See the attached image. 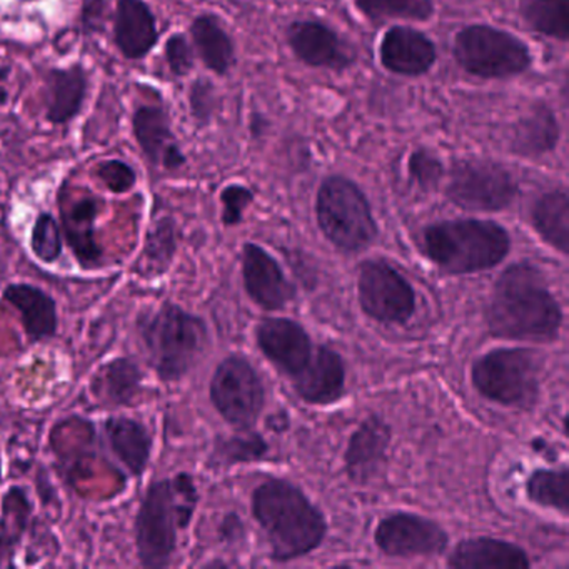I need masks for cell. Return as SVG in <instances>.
<instances>
[{
	"label": "cell",
	"instance_id": "obj_1",
	"mask_svg": "<svg viewBox=\"0 0 569 569\" xmlns=\"http://www.w3.org/2000/svg\"><path fill=\"white\" fill-rule=\"evenodd\" d=\"M486 322L498 338L546 342L558 336L562 312L539 269L519 262L509 266L496 282Z\"/></svg>",
	"mask_w": 569,
	"mask_h": 569
},
{
	"label": "cell",
	"instance_id": "obj_2",
	"mask_svg": "<svg viewBox=\"0 0 569 569\" xmlns=\"http://www.w3.org/2000/svg\"><path fill=\"white\" fill-rule=\"evenodd\" d=\"M199 491L189 472L156 479L146 488L134 519L136 555L146 569H164L178 551L179 531H186L198 508Z\"/></svg>",
	"mask_w": 569,
	"mask_h": 569
},
{
	"label": "cell",
	"instance_id": "obj_3",
	"mask_svg": "<svg viewBox=\"0 0 569 569\" xmlns=\"http://www.w3.org/2000/svg\"><path fill=\"white\" fill-rule=\"evenodd\" d=\"M148 365L166 385L182 381L209 346L204 319L172 301L146 308L136 319Z\"/></svg>",
	"mask_w": 569,
	"mask_h": 569
},
{
	"label": "cell",
	"instance_id": "obj_4",
	"mask_svg": "<svg viewBox=\"0 0 569 569\" xmlns=\"http://www.w3.org/2000/svg\"><path fill=\"white\" fill-rule=\"evenodd\" d=\"M252 512L268 535L276 561L315 551L328 531L322 512L301 489L282 479H269L256 489Z\"/></svg>",
	"mask_w": 569,
	"mask_h": 569
},
{
	"label": "cell",
	"instance_id": "obj_5",
	"mask_svg": "<svg viewBox=\"0 0 569 569\" xmlns=\"http://www.w3.org/2000/svg\"><path fill=\"white\" fill-rule=\"evenodd\" d=\"M426 254L449 274L495 268L508 256L511 239L502 226L481 219H456L429 226Z\"/></svg>",
	"mask_w": 569,
	"mask_h": 569
},
{
	"label": "cell",
	"instance_id": "obj_6",
	"mask_svg": "<svg viewBox=\"0 0 569 569\" xmlns=\"http://www.w3.org/2000/svg\"><path fill=\"white\" fill-rule=\"evenodd\" d=\"M316 216L326 238L342 251L365 249L378 236L368 198L345 176H329L319 186Z\"/></svg>",
	"mask_w": 569,
	"mask_h": 569
},
{
	"label": "cell",
	"instance_id": "obj_7",
	"mask_svg": "<svg viewBox=\"0 0 569 569\" xmlns=\"http://www.w3.org/2000/svg\"><path fill=\"white\" fill-rule=\"evenodd\" d=\"M462 71L479 79H509L525 74L532 64L531 51L511 32L488 24L468 26L452 46Z\"/></svg>",
	"mask_w": 569,
	"mask_h": 569
},
{
	"label": "cell",
	"instance_id": "obj_8",
	"mask_svg": "<svg viewBox=\"0 0 569 569\" xmlns=\"http://www.w3.org/2000/svg\"><path fill=\"white\" fill-rule=\"evenodd\" d=\"M472 382L491 401L528 408L538 398V358L528 349H495L475 362Z\"/></svg>",
	"mask_w": 569,
	"mask_h": 569
},
{
	"label": "cell",
	"instance_id": "obj_9",
	"mask_svg": "<svg viewBox=\"0 0 569 569\" xmlns=\"http://www.w3.org/2000/svg\"><path fill=\"white\" fill-rule=\"evenodd\" d=\"M518 184L505 166L488 159H461L452 164L446 198L466 211L496 212L511 206Z\"/></svg>",
	"mask_w": 569,
	"mask_h": 569
},
{
	"label": "cell",
	"instance_id": "obj_10",
	"mask_svg": "<svg viewBox=\"0 0 569 569\" xmlns=\"http://www.w3.org/2000/svg\"><path fill=\"white\" fill-rule=\"evenodd\" d=\"M209 396L222 419L248 431L261 415L264 389L254 368L241 356L222 359L212 375Z\"/></svg>",
	"mask_w": 569,
	"mask_h": 569
},
{
	"label": "cell",
	"instance_id": "obj_11",
	"mask_svg": "<svg viewBox=\"0 0 569 569\" xmlns=\"http://www.w3.org/2000/svg\"><path fill=\"white\" fill-rule=\"evenodd\" d=\"M358 296L366 315L386 325H405L416 309L415 289L385 261L361 266Z\"/></svg>",
	"mask_w": 569,
	"mask_h": 569
},
{
	"label": "cell",
	"instance_id": "obj_12",
	"mask_svg": "<svg viewBox=\"0 0 569 569\" xmlns=\"http://www.w3.org/2000/svg\"><path fill=\"white\" fill-rule=\"evenodd\" d=\"M104 201L91 192L59 194V214L64 242L82 271H99L108 266L106 251L98 236V219Z\"/></svg>",
	"mask_w": 569,
	"mask_h": 569
},
{
	"label": "cell",
	"instance_id": "obj_13",
	"mask_svg": "<svg viewBox=\"0 0 569 569\" xmlns=\"http://www.w3.org/2000/svg\"><path fill=\"white\" fill-rule=\"evenodd\" d=\"M375 538L382 552L398 558L439 555L448 546V535L441 526L409 512L382 519Z\"/></svg>",
	"mask_w": 569,
	"mask_h": 569
},
{
	"label": "cell",
	"instance_id": "obj_14",
	"mask_svg": "<svg viewBox=\"0 0 569 569\" xmlns=\"http://www.w3.org/2000/svg\"><path fill=\"white\" fill-rule=\"evenodd\" d=\"M286 41L296 58L309 68L341 72L356 62L355 48L325 22H292L286 29Z\"/></svg>",
	"mask_w": 569,
	"mask_h": 569
},
{
	"label": "cell",
	"instance_id": "obj_15",
	"mask_svg": "<svg viewBox=\"0 0 569 569\" xmlns=\"http://www.w3.org/2000/svg\"><path fill=\"white\" fill-rule=\"evenodd\" d=\"M2 299L19 312L26 338L31 345L58 338L61 328L59 305L46 289L31 282H11L2 291Z\"/></svg>",
	"mask_w": 569,
	"mask_h": 569
},
{
	"label": "cell",
	"instance_id": "obj_16",
	"mask_svg": "<svg viewBox=\"0 0 569 569\" xmlns=\"http://www.w3.org/2000/svg\"><path fill=\"white\" fill-rule=\"evenodd\" d=\"M438 59L435 42L416 29L396 26L382 36L379 61L386 71L406 78L428 74Z\"/></svg>",
	"mask_w": 569,
	"mask_h": 569
},
{
	"label": "cell",
	"instance_id": "obj_17",
	"mask_svg": "<svg viewBox=\"0 0 569 569\" xmlns=\"http://www.w3.org/2000/svg\"><path fill=\"white\" fill-rule=\"evenodd\" d=\"M242 278L249 298L268 311H279L295 296V289L286 279L281 266L259 246H244Z\"/></svg>",
	"mask_w": 569,
	"mask_h": 569
},
{
	"label": "cell",
	"instance_id": "obj_18",
	"mask_svg": "<svg viewBox=\"0 0 569 569\" xmlns=\"http://www.w3.org/2000/svg\"><path fill=\"white\" fill-rule=\"evenodd\" d=\"M106 441L114 458L124 466L131 478L141 479L154 455V435L132 416H109L102 422Z\"/></svg>",
	"mask_w": 569,
	"mask_h": 569
},
{
	"label": "cell",
	"instance_id": "obj_19",
	"mask_svg": "<svg viewBox=\"0 0 569 569\" xmlns=\"http://www.w3.org/2000/svg\"><path fill=\"white\" fill-rule=\"evenodd\" d=\"M258 342L266 358L292 378L306 368L312 356L308 332L289 319L262 321L258 328Z\"/></svg>",
	"mask_w": 569,
	"mask_h": 569
},
{
	"label": "cell",
	"instance_id": "obj_20",
	"mask_svg": "<svg viewBox=\"0 0 569 569\" xmlns=\"http://www.w3.org/2000/svg\"><path fill=\"white\" fill-rule=\"evenodd\" d=\"M159 41L158 21L144 0H118L114 42L129 61H141Z\"/></svg>",
	"mask_w": 569,
	"mask_h": 569
},
{
	"label": "cell",
	"instance_id": "obj_21",
	"mask_svg": "<svg viewBox=\"0 0 569 569\" xmlns=\"http://www.w3.org/2000/svg\"><path fill=\"white\" fill-rule=\"evenodd\" d=\"M89 78L84 66L51 68L44 74L46 119L52 126H66L74 121L88 99Z\"/></svg>",
	"mask_w": 569,
	"mask_h": 569
},
{
	"label": "cell",
	"instance_id": "obj_22",
	"mask_svg": "<svg viewBox=\"0 0 569 569\" xmlns=\"http://www.w3.org/2000/svg\"><path fill=\"white\" fill-rule=\"evenodd\" d=\"M146 371L132 356H116L89 382L92 396L109 408H129L144 391Z\"/></svg>",
	"mask_w": 569,
	"mask_h": 569
},
{
	"label": "cell",
	"instance_id": "obj_23",
	"mask_svg": "<svg viewBox=\"0 0 569 569\" xmlns=\"http://www.w3.org/2000/svg\"><path fill=\"white\" fill-rule=\"evenodd\" d=\"M389 442L391 428L378 416H371L359 426L349 441L345 456L346 471L352 482L365 485L381 471Z\"/></svg>",
	"mask_w": 569,
	"mask_h": 569
},
{
	"label": "cell",
	"instance_id": "obj_24",
	"mask_svg": "<svg viewBox=\"0 0 569 569\" xmlns=\"http://www.w3.org/2000/svg\"><path fill=\"white\" fill-rule=\"evenodd\" d=\"M295 388L311 405H332L345 392L346 369L341 356L332 349L318 348L306 368L295 376Z\"/></svg>",
	"mask_w": 569,
	"mask_h": 569
},
{
	"label": "cell",
	"instance_id": "obj_25",
	"mask_svg": "<svg viewBox=\"0 0 569 569\" xmlns=\"http://www.w3.org/2000/svg\"><path fill=\"white\" fill-rule=\"evenodd\" d=\"M561 138L558 118L545 101H536L516 122L509 151L519 158L538 159L555 151Z\"/></svg>",
	"mask_w": 569,
	"mask_h": 569
},
{
	"label": "cell",
	"instance_id": "obj_26",
	"mask_svg": "<svg viewBox=\"0 0 569 569\" xmlns=\"http://www.w3.org/2000/svg\"><path fill=\"white\" fill-rule=\"evenodd\" d=\"M455 569H526L531 566L519 546L492 538L466 539L448 559Z\"/></svg>",
	"mask_w": 569,
	"mask_h": 569
},
{
	"label": "cell",
	"instance_id": "obj_27",
	"mask_svg": "<svg viewBox=\"0 0 569 569\" xmlns=\"http://www.w3.org/2000/svg\"><path fill=\"white\" fill-rule=\"evenodd\" d=\"M34 511V501L24 486L12 485L6 489L0 499V566L14 565Z\"/></svg>",
	"mask_w": 569,
	"mask_h": 569
},
{
	"label": "cell",
	"instance_id": "obj_28",
	"mask_svg": "<svg viewBox=\"0 0 569 569\" xmlns=\"http://www.w3.org/2000/svg\"><path fill=\"white\" fill-rule=\"evenodd\" d=\"M179 248L178 222L171 216L152 221L144 236L141 254L136 258L132 271L138 278L154 281L171 271Z\"/></svg>",
	"mask_w": 569,
	"mask_h": 569
},
{
	"label": "cell",
	"instance_id": "obj_29",
	"mask_svg": "<svg viewBox=\"0 0 569 569\" xmlns=\"http://www.w3.org/2000/svg\"><path fill=\"white\" fill-rule=\"evenodd\" d=\"M192 41L209 71L229 74L236 62L234 42L214 14H201L191 24Z\"/></svg>",
	"mask_w": 569,
	"mask_h": 569
},
{
	"label": "cell",
	"instance_id": "obj_30",
	"mask_svg": "<svg viewBox=\"0 0 569 569\" xmlns=\"http://www.w3.org/2000/svg\"><path fill=\"white\" fill-rule=\"evenodd\" d=\"M132 132L146 158L154 166L161 164L166 149L178 142L164 106H139L132 116Z\"/></svg>",
	"mask_w": 569,
	"mask_h": 569
},
{
	"label": "cell",
	"instance_id": "obj_31",
	"mask_svg": "<svg viewBox=\"0 0 569 569\" xmlns=\"http://www.w3.org/2000/svg\"><path fill=\"white\" fill-rule=\"evenodd\" d=\"M532 226L538 234L562 254L569 249V201L565 189L541 196L532 208Z\"/></svg>",
	"mask_w": 569,
	"mask_h": 569
},
{
	"label": "cell",
	"instance_id": "obj_32",
	"mask_svg": "<svg viewBox=\"0 0 569 569\" xmlns=\"http://www.w3.org/2000/svg\"><path fill=\"white\" fill-rule=\"evenodd\" d=\"M569 0H519V14L531 31L568 42Z\"/></svg>",
	"mask_w": 569,
	"mask_h": 569
},
{
	"label": "cell",
	"instance_id": "obj_33",
	"mask_svg": "<svg viewBox=\"0 0 569 569\" xmlns=\"http://www.w3.org/2000/svg\"><path fill=\"white\" fill-rule=\"evenodd\" d=\"M528 498L545 508L558 509L562 515L569 511L568 468L539 469L529 476L526 485Z\"/></svg>",
	"mask_w": 569,
	"mask_h": 569
},
{
	"label": "cell",
	"instance_id": "obj_34",
	"mask_svg": "<svg viewBox=\"0 0 569 569\" xmlns=\"http://www.w3.org/2000/svg\"><path fill=\"white\" fill-rule=\"evenodd\" d=\"M369 21L411 19L429 21L435 14V0H352Z\"/></svg>",
	"mask_w": 569,
	"mask_h": 569
},
{
	"label": "cell",
	"instance_id": "obj_35",
	"mask_svg": "<svg viewBox=\"0 0 569 569\" xmlns=\"http://www.w3.org/2000/svg\"><path fill=\"white\" fill-rule=\"evenodd\" d=\"M31 252L42 264H56L64 254V236L61 224L51 212H39L29 239Z\"/></svg>",
	"mask_w": 569,
	"mask_h": 569
},
{
	"label": "cell",
	"instance_id": "obj_36",
	"mask_svg": "<svg viewBox=\"0 0 569 569\" xmlns=\"http://www.w3.org/2000/svg\"><path fill=\"white\" fill-rule=\"evenodd\" d=\"M268 451V445L256 432L249 435L232 436V438L216 439L212 462L216 465H238V462H251L262 458Z\"/></svg>",
	"mask_w": 569,
	"mask_h": 569
},
{
	"label": "cell",
	"instance_id": "obj_37",
	"mask_svg": "<svg viewBox=\"0 0 569 569\" xmlns=\"http://www.w3.org/2000/svg\"><path fill=\"white\" fill-rule=\"evenodd\" d=\"M408 171L409 178L425 191H431L445 178V166L441 159L425 148L416 149L409 156Z\"/></svg>",
	"mask_w": 569,
	"mask_h": 569
},
{
	"label": "cell",
	"instance_id": "obj_38",
	"mask_svg": "<svg viewBox=\"0 0 569 569\" xmlns=\"http://www.w3.org/2000/svg\"><path fill=\"white\" fill-rule=\"evenodd\" d=\"M94 176L112 194H128L138 184V172L121 159L99 162Z\"/></svg>",
	"mask_w": 569,
	"mask_h": 569
},
{
	"label": "cell",
	"instance_id": "obj_39",
	"mask_svg": "<svg viewBox=\"0 0 569 569\" xmlns=\"http://www.w3.org/2000/svg\"><path fill=\"white\" fill-rule=\"evenodd\" d=\"M189 109L199 126H208L218 111V92L209 79L199 78L189 88Z\"/></svg>",
	"mask_w": 569,
	"mask_h": 569
},
{
	"label": "cell",
	"instance_id": "obj_40",
	"mask_svg": "<svg viewBox=\"0 0 569 569\" xmlns=\"http://www.w3.org/2000/svg\"><path fill=\"white\" fill-rule=\"evenodd\" d=\"M166 62L176 78H186L194 69V51L184 34L169 36L164 46Z\"/></svg>",
	"mask_w": 569,
	"mask_h": 569
},
{
	"label": "cell",
	"instance_id": "obj_41",
	"mask_svg": "<svg viewBox=\"0 0 569 569\" xmlns=\"http://www.w3.org/2000/svg\"><path fill=\"white\" fill-rule=\"evenodd\" d=\"M252 201H254V194L246 186H226L221 192L222 222H224V226H238Z\"/></svg>",
	"mask_w": 569,
	"mask_h": 569
},
{
	"label": "cell",
	"instance_id": "obj_42",
	"mask_svg": "<svg viewBox=\"0 0 569 569\" xmlns=\"http://www.w3.org/2000/svg\"><path fill=\"white\" fill-rule=\"evenodd\" d=\"M109 0H82L81 24L86 34H101L108 21Z\"/></svg>",
	"mask_w": 569,
	"mask_h": 569
},
{
	"label": "cell",
	"instance_id": "obj_43",
	"mask_svg": "<svg viewBox=\"0 0 569 569\" xmlns=\"http://www.w3.org/2000/svg\"><path fill=\"white\" fill-rule=\"evenodd\" d=\"M36 488H38L36 491H38L42 505L51 506L56 505V501H59L54 482H52L51 476H49L48 469H46L44 466L38 469V475H36Z\"/></svg>",
	"mask_w": 569,
	"mask_h": 569
},
{
	"label": "cell",
	"instance_id": "obj_44",
	"mask_svg": "<svg viewBox=\"0 0 569 569\" xmlns=\"http://www.w3.org/2000/svg\"><path fill=\"white\" fill-rule=\"evenodd\" d=\"M186 162H188V158H186L184 152H182L181 146L174 142V144L166 149L161 158V164L159 166H162L166 171H178V169L184 168Z\"/></svg>",
	"mask_w": 569,
	"mask_h": 569
},
{
	"label": "cell",
	"instance_id": "obj_45",
	"mask_svg": "<svg viewBox=\"0 0 569 569\" xmlns=\"http://www.w3.org/2000/svg\"><path fill=\"white\" fill-rule=\"evenodd\" d=\"M242 526L241 521H239L238 515H228L226 516L224 521L221 525V536L228 541H232L234 536H238V532H241Z\"/></svg>",
	"mask_w": 569,
	"mask_h": 569
},
{
	"label": "cell",
	"instance_id": "obj_46",
	"mask_svg": "<svg viewBox=\"0 0 569 569\" xmlns=\"http://www.w3.org/2000/svg\"><path fill=\"white\" fill-rule=\"evenodd\" d=\"M11 66H0V106L8 104L9 101V78H11Z\"/></svg>",
	"mask_w": 569,
	"mask_h": 569
},
{
	"label": "cell",
	"instance_id": "obj_47",
	"mask_svg": "<svg viewBox=\"0 0 569 569\" xmlns=\"http://www.w3.org/2000/svg\"><path fill=\"white\" fill-rule=\"evenodd\" d=\"M269 128V121L261 114H254L251 119V134L254 138H261L264 134L266 129Z\"/></svg>",
	"mask_w": 569,
	"mask_h": 569
},
{
	"label": "cell",
	"instance_id": "obj_48",
	"mask_svg": "<svg viewBox=\"0 0 569 569\" xmlns=\"http://www.w3.org/2000/svg\"><path fill=\"white\" fill-rule=\"evenodd\" d=\"M2 479H4V476H2V458H0V486H2Z\"/></svg>",
	"mask_w": 569,
	"mask_h": 569
}]
</instances>
